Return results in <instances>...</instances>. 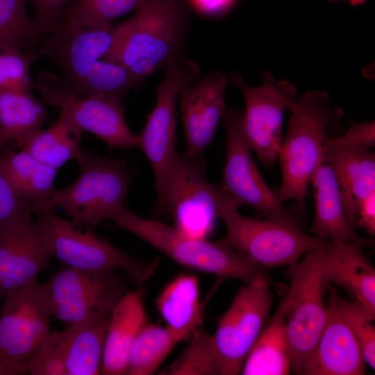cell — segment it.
Returning a JSON list of instances; mask_svg holds the SVG:
<instances>
[{
	"label": "cell",
	"instance_id": "cell-1",
	"mask_svg": "<svg viewBox=\"0 0 375 375\" xmlns=\"http://www.w3.org/2000/svg\"><path fill=\"white\" fill-rule=\"evenodd\" d=\"M115 26L112 47L103 58L122 64L142 81L182 60L188 33L183 0H151Z\"/></svg>",
	"mask_w": 375,
	"mask_h": 375
},
{
	"label": "cell",
	"instance_id": "cell-2",
	"mask_svg": "<svg viewBox=\"0 0 375 375\" xmlns=\"http://www.w3.org/2000/svg\"><path fill=\"white\" fill-rule=\"evenodd\" d=\"M291 116L283 137L278 158L281 183L276 192L283 201H304L312 175L323 160L329 127L344 116L333 106L327 92L303 94L288 107Z\"/></svg>",
	"mask_w": 375,
	"mask_h": 375
},
{
	"label": "cell",
	"instance_id": "cell-3",
	"mask_svg": "<svg viewBox=\"0 0 375 375\" xmlns=\"http://www.w3.org/2000/svg\"><path fill=\"white\" fill-rule=\"evenodd\" d=\"M116 226L129 232L175 262L213 274L218 279L244 283L269 278L267 269L223 243L187 236L174 226L141 217L124 207L112 218Z\"/></svg>",
	"mask_w": 375,
	"mask_h": 375
},
{
	"label": "cell",
	"instance_id": "cell-4",
	"mask_svg": "<svg viewBox=\"0 0 375 375\" xmlns=\"http://www.w3.org/2000/svg\"><path fill=\"white\" fill-rule=\"evenodd\" d=\"M75 161L80 170L76 180L65 188H56L31 212L60 208L77 225L94 228L124 207L133 170L122 158H106L82 149Z\"/></svg>",
	"mask_w": 375,
	"mask_h": 375
},
{
	"label": "cell",
	"instance_id": "cell-5",
	"mask_svg": "<svg viewBox=\"0 0 375 375\" xmlns=\"http://www.w3.org/2000/svg\"><path fill=\"white\" fill-rule=\"evenodd\" d=\"M215 200L218 217L226 227L220 240L265 269L292 265L327 240L260 216L242 215L238 210L241 205L219 184H215Z\"/></svg>",
	"mask_w": 375,
	"mask_h": 375
},
{
	"label": "cell",
	"instance_id": "cell-6",
	"mask_svg": "<svg viewBox=\"0 0 375 375\" xmlns=\"http://www.w3.org/2000/svg\"><path fill=\"white\" fill-rule=\"evenodd\" d=\"M41 238L51 256L66 266L85 270L124 272L137 285L155 273L159 260L151 262L132 257L96 234L92 228L78 229L72 220L48 210L35 214Z\"/></svg>",
	"mask_w": 375,
	"mask_h": 375
},
{
	"label": "cell",
	"instance_id": "cell-7",
	"mask_svg": "<svg viewBox=\"0 0 375 375\" xmlns=\"http://www.w3.org/2000/svg\"><path fill=\"white\" fill-rule=\"evenodd\" d=\"M117 271L85 270L66 266L40 283L51 317L67 326H81L107 318L126 292Z\"/></svg>",
	"mask_w": 375,
	"mask_h": 375
},
{
	"label": "cell",
	"instance_id": "cell-8",
	"mask_svg": "<svg viewBox=\"0 0 375 375\" xmlns=\"http://www.w3.org/2000/svg\"><path fill=\"white\" fill-rule=\"evenodd\" d=\"M199 67L183 60L166 67L162 81L155 88L156 102L139 134V145L153 172L156 192L155 211L162 205L178 156L176 143V101L184 90L198 80Z\"/></svg>",
	"mask_w": 375,
	"mask_h": 375
},
{
	"label": "cell",
	"instance_id": "cell-9",
	"mask_svg": "<svg viewBox=\"0 0 375 375\" xmlns=\"http://www.w3.org/2000/svg\"><path fill=\"white\" fill-rule=\"evenodd\" d=\"M317 249L288 266L290 284L281 298L295 374H301L313 352L326 318L324 297L329 283L322 273Z\"/></svg>",
	"mask_w": 375,
	"mask_h": 375
},
{
	"label": "cell",
	"instance_id": "cell-10",
	"mask_svg": "<svg viewBox=\"0 0 375 375\" xmlns=\"http://www.w3.org/2000/svg\"><path fill=\"white\" fill-rule=\"evenodd\" d=\"M242 115L238 110L226 106L223 116L226 155L220 186L241 206L252 208L258 216L303 231L294 210L284 205L260 174L242 134Z\"/></svg>",
	"mask_w": 375,
	"mask_h": 375
},
{
	"label": "cell",
	"instance_id": "cell-11",
	"mask_svg": "<svg viewBox=\"0 0 375 375\" xmlns=\"http://www.w3.org/2000/svg\"><path fill=\"white\" fill-rule=\"evenodd\" d=\"M0 309V375L28 374L50 333V315L35 278L8 293Z\"/></svg>",
	"mask_w": 375,
	"mask_h": 375
},
{
	"label": "cell",
	"instance_id": "cell-12",
	"mask_svg": "<svg viewBox=\"0 0 375 375\" xmlns=\"http://www.w3.org/2000/svg\"><path fill=\"white\" fill-rule=\"evenodd\" d=\"M269 278L245 283L218 320L212 335L221 375L240 374L268 318L272 303Z\"/></svg>",
	"mask_w": 375,
	"mask_h": 375
},
{
	"label": "cell",
	"instance_id": "cell-13",
	"mask_svg": "<svg viewBox=\"0 0 375 375\" xmlns=\"http://www.w3.org/2000/svg\"><path fill=\"white\" fill-rule=\"evenodd\" d=\"M262 83L258 87L247 85L240 74L230 75L231 83L244 94L245 108L242 115L244 138L258 159L267 166L278 158L283 139L284 112L296 100V88L289 81L278 82L269 72L261 73Z\"/></svg>",
	"mask_w": 375,
	"mask_h": 375
},
{
	"label": "cell",
	"instance_id": "cell-14",
	"mask_svg": "<svg viewBox=\"0 0 375 375\" xmlns=\"http://www.w3.org/2000/svg\"><path fill=\"white\" fill-rule=\"evenodd\" d=\"M35 87L45 103L59 108L82 131L97 135L112 148L138 147L139 135L128 126L120 102L81 94L47 71L37 76Z\"/></svg>",
	"mask_w": 375,
	"mask_h": 375
},
{
	"label": "cell",
	"instance_id": "cell-15",
	"mask_svg": "<svg viewBox=\"0 0 375 375\" xmlns=\"http://www.w3.org/2000/svg\"><path fill=\"white\" fill-rule=\"evenodd\" d=\"M215 184L205 176L203 156L178 153L165 199L156 215H169L183 234L207 239L218 217Z\"/></svg>",
	"mask_w": 375,
	"mask_h": 375
},
{
	"label": "cell",
	"instance_id": "cell-16",
	"mask_svg": "<svg viewBox=\"0 0 375 375\" xmlns=\"http://www.w3.org/2000/svg\"><path fill=\"white\" fill-rule=\"evenodd\" d=\"M115 26L58 25L40 52L60 69L72 88L78 85L93 65L103 58L114 42Z\"/></svg>",
	"mask_w": 375,
	"mask_h": 375
},
{
	"label": "cell",
	"instance_id": "cell-17",
	"mask_svg": "<svg viewBox=\"0 0 375 375\" xmlns=\"http://www.w3.org/2000/svg\"><path fill=\"white\" fill-rule=\"evenodd\" d=\"M49 254L31 213L0 229V297L38 278Z\"/></svg>",
	"mask_w": 375,
	"mask_h": 375
},
{
	"label": "cell",
	"instance_id": "cell-18",
	"mask_svg": "<svg viewBox=\"0 0 375 375\" xmlns=\"http://www.w3.org/2000/svg\"><path fill=\"white\" fill-rule=\"evenodd\" d=\"M228 76L215 71L184 90L178 97L189 156H203L211 144L226 105L224 93Z\"/></svg>",
	"mask_w": 375,
	"mask_h": 375
},
{
	"label": "cell",
	"instance_id": "cell-19",
	"mask_svg": "<svg viewBox=\"0 0 375 375\" xmlns=\"http://www.w3.org/2000/svg\"><path fill=\"white\" fill-rule=\"evenodd\" d=\"M325 324L313 352L304 365V375H362L365 361L360 347L341 315L337 290L328 285Z\"/></svg>",
	"mask_w": 375,
	"mask_h": 375
},
{
	"label": "cell",
	"instance_id": "cell-20",
	"mask_svg": "<svg viewBox=\"0 0 375 375\" xmlns=\"http://www.w3.org/2000/svg\"><path fill=\"white\" fill-rule=\"evenodd\" d=\"M367 246L327 239L317 254L326 281L344 288L375 315V270L364 252Z\"/></svg>",
	"mask_w": 375,
	"mask_h": 375
},
{
	"label": "cell",
	"instance_id": "cell-21",
	"mask_svg": "<svg viewBox=\"0 0 375 375\" xmlns=\"http://www.w3.org/2000/svg\"><path fill=\"white\" fill-rule=\"evenodd\" d=\"M104 342L101 374H125L131 348L147 315L142 288L126 292L109 315Z\"/></svg>",
	"mask_w": 375,
	"mask_h": 375
},
{
	"label": "cell",
	"instance_id": "cell-22",
	"mask_svg": "<svg viewBox=\"0 0 375 375\" xmlns=\"http://www.w3.org/2000/svg\"><path fill=\"white\" fill-rule=\"evenodd\" d=\"M315 201L314 218L310 233L321 239L344 242H372L356 233L344 211L340 185L324 157L312 176Z\"/></svg>",
	"mask_w": 375,
	"mask_h": 375
},
{
	"label": "cell",
	"instance_id": "cell-23",
	"mask_svg": "<svg viewBox=\"0 0 375 375\" xmlns=\"http://www.w3.org/2000/svg\"><path fill=\"white\" fill-rule=\"evenodd\" d=\"M324 155L341 188L347 217L356 228L361 201L375 192L374 153L370 149L340 147L326 141Z\"/></svg>",
	"mask_w": 375,
	"mask_h": 375
},
{
	"label": "cell",
	"instance_id": "cell-24",
	"mask_svg": "<svg viewBox=\"0 0 375 375\" xmlns=\"http://www.w3.org/2000/svg\"><path fill=\"white\" fill-rule=\"evenodd\" d=\"M18 149L7 144L1 149L0 172L31 210L52 195L58 169L42 163L26 150Z\"/></svg>",
	"mask_w": 375,
	"mask_h": 375
},
{
	"label": "cell",
	"instance_id": "cell-25",
	"mask_svg": "<svg viewBox=\"0 0 375 375\" xmlns=\"http://www.w3.org/2000/svg\"><path fill=\"white\" fill-rule=\"evenodd\" d=\"M292 372V352L283 302L263 328L242 367L243 375H288Z\"/></svg>",
	"mask_w": 375,
	"mask_h": 375
},
{
	"label": "cell",
	"instance_id": "cell-26",
	"mask_svg": "<svg viewBox=\"0 0 375 375\" xmlns=\"http://www.w3.org/2000/svg\"><path fill=\"white\" fill-rule=\"evenodd\" d=\"M49 120L45 107L31 92L0 90V151L10 142L21 148Z\"/></svg>",
	"mask_w": 375,
	"mask_h": 375
},
{
	"label": "cell",
	"instance_id": "cell-27",
	"mask_svg": "<svg viewBox=\"0 0 375 375\" xmlns=\"http://www.w3.org/2000/svg\"><path fill=\"white\" fill-rule=\"evenodd\" d=\"M156 306L167 326L192 333L201 325L203 311L197 277L181 274L172 279L160 292Z\"/></svg>",
	"mask_w": 375,
	"mask_h": 375
},
{
	"label": "cell",
	"instance_id": "cell-28",
	"mask_svg": "<svg viewBox=\"0 0 375 375\" xmlns=\"http://www.w3.org/2000/svg\"><path fill=\"white\" fill-rule=\"evenodd\" d=\"M83 131L65 112L46 129L30 136L20 149H24L42 163L59 169L67 162L76 160L81 151Z\"/></svg>",
	"mask_w": 375,
	"mask_h": 375
},
{
	"label": "cell",
	"instance_id": "cell-29",
	"mask_svg": "<svg viewBox=\"0 0 375 375\" xmlns=\"http://www.w3.org/2000/svg\"><path fill=\"white\" fill-rule=\"evenodd\" d=\"M192 333L167 325L147 324L136 337L128 354L126 375L154 374L181 342Z\"/></svg>",
	"mask_w": 375,
	"mask_h": 375
},
{
	"label": "cell",
	"instance_id": "cell-30",
	"mask_svg": "<svg viewBox=\"0 0 375 375\" xmlns=\"http://www.w3.org/2000/svg\"><path fill=\"white\" fill-rule=\"evenodd\" d=\"M108 319L81 326H69L65 352L66 375L101 374Z\"/></svg>",
	"mask_w": 375,
	"mask_h": 375
},
{
	"label": "cell",
	"instance_id": "cell-31",
	"mask_svg": "<svg viewBox=\"0 0 375 375\" xmlns=\"http://www.w3.org/2000/svg\"><path fill=\"white\" fill-rule=\"evenodd\" d=\"M143 83L122 64L102 58L93 65L81 82L73 88L83 95L120 102L128 92Z\"/></svg>",
	"mask_w": 375,
	"mask_h": 375
},
{
	"label": "cell",
	"instance_id": "cell-32",
	"mask_svg": "<svg viewBox=\"0 0 375 375\" xmlns=\"http://www.w3.org/2000/svg\"><path fill=\"white\" fill-rule=\"evenodd\" d=\"M149 1L74 0L61 12L57 26H110L117 17L136 12Z\"/></svg>",
	"mask_w": 375,
	"mask_h": 375
},
{
	"label": "cell",
	"instance_id": "cell-33",
	"mask_svg": "<svg viewBox=\"0 0 375 375\" xmlns=\"http://www.w3.org/2000/svg\"><path fill=\"white\" fill-rule=\"evenodd\" d=\"M189 339L190 342L184 351L158 374L221 375L212 335L201 325Z\"/></svg>",
	"mask_w": 375,
	"mask_h": 375
},
{
	"label": "cell",
	"instance_id": "cell-34",
	"mask_svg": "<svg viewBox=\"0 0 375 375\" xmlns=\"http://www.w3.org/2000/svg\"><path fill=\"white\" fill-rule=\"evenodd\" d=\"M22 48L15 42L0 40V90L32 92L35 87L30 71L37 53L24 52Z\"/></svg>",
	"mask_w": 375,
	"mask_h": 375
},
{
	"label": "cell",
	"instance_id": "cell-35",
	"mask_svg": "<svg viewBox=\"0 0 375 375\" xmlns=\"http://www.w3.org/2000/svg\"><path fill=\"white\" fill-rule=\"evenodd\" d=\"M28 0H0V40L22 47L46 34L28 13Z\"/></svg>",
	"mask_w": 375,
	"mask_h": 375
},
{
	"label": "cell",
	"instance_id": "cell-36",
	"mask_svg": "<svg viewBox=\"0 0 375 375\" xmlns=\"http://www.w3.org/2000/svg\"><path fill=\"white\" fill-rule=\"evenodd\" d=\"M338 308L355 336L362 351L365 363L375 368V315L354 300L347 301L335 293Z\"/></svg>",
	"mask_w": 375,
	"mask_h": 375
},
{
	"label": "cell",
	"instance_id": "cell-37",
	"mask_svg": "<svg viewBox=\"0 0 375 375\" xmlns=\"http://www.w3.org/2000/svg\"><path fill=\"white\" fill-rule=\"evenodd\" d=\"M70 327L49 333L41 349L31 362V375H66L65 352Z\"/></svg>",
	"mask_w": 375,
	"mask_h": 375
},
{
	"label": "cell",
	"instance_id": "cell-38",
	"mask_svg": "<svg viewBox=\"0 0 375 375\" xmlns=\"http://www.w3.org/2000/svg\"><path fill=\"white\" fill-rule=\"evenodd\" d=\"M327 141L340 147L372 150L375 145L374 121L353 122L343 135Z\"/></svg>",
	"mask_w": 375,
	"mask_h": 375
},
{
	"label": "cell",
	"instance_id": "cell-39",
	"mask_svg": "<svg viewBox=\"0 0 375 375\" xmlns=\"http://www.w3.org/2000/svg\"><path fill=\"white\" fill-rule=\"evenodd\" d=\"M28 212L29 206L15 194L0 172V229Z\"/></svg>",
	"mask_w": 375,
	"mask_h": 375
},
{
	"label": "cell",
	"instance_id": "cell-40",
	"mask_svg": "<svg viewBox=\"0 0 375 375\" xmlns=\"http://www.w3.org/2000/svg\"><path fill=\"white\" fill-rule=\"evenodd\" d=\"M74 0H28L33 8L35 21L46 35L54 31L62 10Z\"/></svg>",
	"mask_w": 375,
	"mask_h": 375
},
{
	"label": "cell",
	"instance_id": "cell-41",
	"mask_svg": "<svg viewBox=\"0 0 375 375\" xmlns=\"http://www.w3.org/2000/svg\"><path fill=\"white\" fill-rule=\"evenodd\" d=\"M357 226L364 228L371 235H374L375 192L361 201L358 212Z\"/></svg>",
	"mask_w": 375,
	"mask_h": 375
},
{
	"label": "cell",
	"instance_id": "cell-42",
	"mask_svg": "<svg viewBox=\"0 0 375 375\" xmlns=\"http://www.w3.org/2000/svg\"><path fill=\"white\" fill-rule=\"evenodd\" d=\"M235 0H187L197 11L207 15L221 13L227 10Z\"/></svg>",
	"mask_w": 375,
	"mask_h": 375
},
{
	"label": "cell",
	"instance_id": "cell-43",
	"mask_svg": "<svg viewBox=\"0 0 375 375\" xmlns=\"http://www.w3.org/2000/svg\"><path fill=\"white\" fill-rule=\"evenodd\" d=\"M338 0H330V1H337ZM348 1L352 6H358L364 4L367 0H344Z\"/></svg>",
	"mask_w": 375,
	"mask_h": 375
}]
</instances>
